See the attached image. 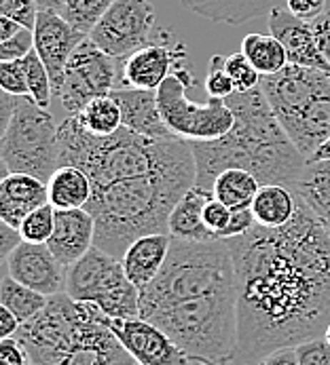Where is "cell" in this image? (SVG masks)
Here are the masks:
<instances>
[{
	"label": "cell",
	"instance_id": "obj_39",
	"mask_svg": "<svg viewBox=\"0 0 330 365\" xmlns=\"http://www.w3.org/2000/svg\"><path fill=\"white\" fill-rule=\"evenodd\" d=\"M231 215H233V209L220 203L219 199H210L204 207V226L214 235V239H220V235L231 222Z\"/></svg>",
	"mask_w": 330,
	"mask_h": 365
},
{
	"label": "cell",
	"instance_id": "obj_25",
	"mask_svg": "<svg viewBox=\"0 0 330 365\" xmlns=\"http://www.w3.org/2000/svg\"><path fill=\"white\" fill-rule=\"evenodd\" d=\"M252 213L259 226L263 228H281L296 213V195L279 184H265L254 197Z\"/></svg>",
	"mask_w": 330,
	"mask_h": 365
},
{
	"label": "cell",
	"instance_id": "obj_35",
	"mask_svg": "<svg viewBox=\"0 0 330 365\" xmlns=\"http://www.w3.org/2000/svg\"><path fill=\"white\" fill-rule=\"evenodd\" d=\"M0 87H2V91H6L11 96H19V98L30 96L24 59L0 61Z\"/></svg>",
	"mask_w": 330,
	"mask_h": 365
},
{
	"label": "cell",
	"instance_id": "obj_13",
	"mask_svg": "<svg viewBox=\"0 0 330 365\" xmlns=\"http://www.w3.org/2000/svg\"><path fill=\"white\" fill-rule=\"evenodd\" d=\"M171 32H164V36L129 57L123 59V83L129 89H144L157 91L169 74L184 68L186 47L184 45H169Z\"/></svg>",
	"mask_w": 330,
	"mask_h": 365
},
{
	"label": "cell",
	"instance_id": "obj_1",
	"mask_svg": "<svg viewBox=\"0 0 330 365\" xmlns=\"http://www.w3.org/2000/svg\"><path fill=\"white\" fill-rule=\"evenodd\" d=\"M235 266L239 361L324 336L330 325V235L296 197L281 228L254 226L226 239Z\"/></svg>",
	"mask_w": 330,
	"mask_h": 365
},
{
	"label": "cell",
	"instance_id": "obj_9",
	"mask_svg": "<svg viewBox=\"0 0 330 365\" xmlns=\"http://www.w3.org/2000/svg\"><path fill=\"white\" fill-rule=\"evenodd\" d=\"M193 83L195 78L189 68H180L157 89V104L165 125L186 142H214L224 138L235 125L233 110L226 100L210 98L208 104H195L189 100L186 89L193 87Z\"/></svg>",
	"mask_w": 330,
	"mask_h": 365
},
{
	"label": "cell",
	"instance_id": "obj_37",
	"mask_svg": "<svg viewBox=\"0 0 330 365\" xmlns=\"http://www.w3.org/2000/svg\"><path fill=\"white\" fill-rule=\"evenodd\" d=\"M299 365H330V342L320 336L294 346Z\"/></svg>",
	"mask_w": 330,
	"mask_h": 365
},
{
	"label": "cell",
	"instance_id": "obj_18",
	"mask_svg": "<svg viewBox=\"0 0 330 365\" xmlns=\"http://www.w3.org/2000/svg\"><path fill=\"white\" fill-rule=\"evenodd\" d=\"M49 203L47 182L28 173H9L0 182V220L19 228L26 215Z\"/></svg>",
	"mask_w": 330,
	"mask_h": 365
},
{
	"label": "cell",
	"instance_id": "obj_30",
	"mask_svg": "<svg viewBox=\"0 0 330 365\" xmlns=\"http://www.w3.org/2000/svg\"><path fill=\"white\" fill-rule=\"evenodd\" d=\"M116 0H68L64 11L59 13L74 30L83 34H91V30L100 24L110 6Z\"/></svg>",
	"mask_w": 330,
	"mask_h": 365
},
{
	"label": "cell",
	"instance_id": "obj_26",
	"mask_svg": "<svg viewBox=\"0 0 330 365\" xmlns=\"http://www.w3.org/2000/svg\"><path fill=\"white\" fill-rule=\"evenodd\" d=\"M261 186L263 184L256 180V175L250 173L248 169L229 167L220 171L219 178L214 180L212 192H214V199H219L226 207L250 209Z\"/></svg>",
	"mask_w": 330,
	"mask_h": 365
},
{
	"label": "cell",
	"instance_id": "obj_15",
	"mask_svg": "<svg viewBox=\"0 0 330 365\" xmlns=\"http://www.w3.org/2000/svg\"><path fill=\"white\" fill-rule=\"evenodd\" d=\"M87 38V34L74 30L59 13L54 11H39L36 26H34V51L43 59L51 85L54 96H59L64 85V72L66 66L76 51V47Z\"/></svg>",
	"mask_w": 330,
	"mask_h": 365
},
{
	"label": "cell",
	"instance_id": "obj_2",
	"mask_svg": "<svg viewBox=\"0 0 330 365\" xmlns=\"http://www.w3.org/2000/svg\"><path fill=\"white\" fill-rule=\"evenodd\" d=\"M140 319L157 325L197 364L239 361L235 266L226 241H182L140 289Z\"/></svg>",
	"mask_w": 330,
	"mask_h": 365
},
{
	"label": "cell",
	"instance_id": "obj_52",
	"mask_svg": "<svg viewBox=\"0 0 330 365\" xmlns=\"http://www.w3.org/2000/svg\"><path fill=\"white\" fill-rule=\"evenodd\" d=\"M197 365H214V364H197Z\"/></svg>",
	"mask_w": 330,
	"mask_h": 365
},
{
	"label": "cell",
	"instance_id": "obj_38",
	"mask_svg": "<svg viewBox=\"0 0 330 365\" xmlns=\"http://www.w3.org/2000/svg\"><path fill=\"white\" fill-rule=\"evenodd\" d=\"M34 51V30L24 28L9 41L0 43V61H17Z\"/></svg>",
	"mask_w": 330,
	"mask_h": 365
},
{
	"label": "cell",
	"instance_id": "obj_40",
	"mask_svg": "<svg viewBox=\"0 0 330 365\" xmlns=\"http://www.w3.org/2000/svg\"><path fill=\"white\" fill-rule=\"evenodd\" d=\"M254 226H256V220H254L252 209H233L231 222H229V226L224 228V232L220 235V239L226 241V239L241 237V235H246L248 230H252Z\"/></svg>",
	"mask_w": 330,
	"mask_h": 365
},
{
	"label": "cell",
	"instance_id": "obj_43",
	"mask_svg": "<svg viewBox=\"0 0 330 365\" xmlns=\"http://www.w3.org/2000/svg\"><path fill=\"white\" fill-rule=\"evenodd\" d=\"M311 28H314V32H316L320 51L324 55V59L330 63V11H324L320 17H316V19L311 21Z\"/></svg>",
	"mask_w": 330,
	"mask_h": 365
},
{
	"label": "cell",
	"instance_id": "obj_5",
	"mask_svg": "<svg viewBox=\"0 0 330 365\" xmlns=\"http://www.w3.org/2000/svg\"><path fill=\"white\" fill-rule=\"evenodd\" d=\"M15 338L32 365H134L109 327V317L91 302L66 292L49 296L47 307L21 323Z\"/></svg>",
	"mask_w": 330,
	"mask_h": 365
},
{
	"label": "cell",
	"instance_id": "obj_12",
	"mask_svg": "<svg viewBox=\"0 0 330 365\" xmlns=\"http://www.w3.org/2000/svg\"><path fill=\"white\" fill-rule=\"evenodd\" d=\"M109 327L138 365H186L191 357L157 325L136 319H109Z\"/></svg>",
	"mask_w": 330,
	"mask_h": 365
},
{
	"label": "cell",
	"instance_id": "obj_24",
	"mask_svg": "<svg viewBox=\"0 0 330 365\" xmlns=\"http://www.w3.org/2000/svg\"><path fill=\"white\" fill-rule=\"evenodd\" d=\"M47 188L49 203L55 209H85L94 192L89 175L74 165H61L47 182Z\"/></svg>",
	"mask_w": 330,
	"mask_h": 365
},
{
	"label": "cell",
	"instance_id": "obj_19",
	"mask_svg": "<svg viewBox=\"0 0 330 365\" xmlns=\"http://www.w3.org/2000/svg\"><path fill=\"white\" fill-rule=\"evenodd\" d=\"M123 112V127L146 135V138H171L176 133L169 131L157 104V91L144 89H116L110 93Z\"/></svg>",
	"mask_w": 330,
	"mask_h": 365
},
{
	"label": "cell",
	"instance_id": "obj_34",
	"mask_svg": "<svg viewBox=\"0 0 330 365\" xmlns=\"http://www.w3.org/2000/svg\"><path fill=\"white\" fill-rule=\"evenodd\" d=\"M224 59L222 55H214L210 59V68H208V76H206V91L210 98L214 100H226L235 93V85H233V78L229 76L226 72V66H224Z\"/></svg>",
	"mask_w": 330,
	"mask_h": 365
},
{
	"label": "cell",
	"instance_id": "obj_32",
	"mask_svg": "<svg viewBox=\"0 0 330 365\" xmlns=\"http://www.w3.org/2000/svg\"><path fill=\"white\" fill-rule=\"evenodd\" d=\"M55 228V207L51 203L43 205V207L34 209L30 215L24 217V222L19 224V232L21 239L28 243H36V245H47V241L51 239Z\"/></svg>",
	"mask_w": 330,
	"mask_h": 365
},
{
	"label": "cell",
	"instance_id": "obj_21",
	"mask_svg": "<svg viewBox=\"0 0 330 365\" xmlns=\"http://www.w3.org/2000/svg\"><path fill=\"white\" fill-rule=\"evenodd\" d=\"M214 199V192L201 186L189 188L182 199L176 203L174 211L169 213V235L182 241H216L214 235L204 226V207Z\"/></svg>",
	"mask_w": 330,
	"mask_h": 365
},
{
	"label": "cell",
	"instance_id": "obj_27",
	"mask_svg": "<svg viewBox=\"0 0 330 365\" xmlns=\"http://www.w3.org/2000/svg\"><path fill=\"white\" fill-rule=\"evenodd\" d=\"M241 51L246 53L261 76H274L290 63L284 45L274 34H248L241 41Z\"/></svg>",
	"mask_w": 330,
	"mask_h": 365
},
{
	"label": "cell",
	"instance_id": "obj_8",
	"mask_svg": "<svg viewBox=\"0 0 330 365\" xmlns=\"http://www.w3.org/2000/svg\"><path fill=\"white\" fill-rule=\"evenodd\" d=\"M66 294L96 304L109 319L140 317V289L125 274L123 262L100 247H91L68 268Z\"/></svg>",
	"mask_w": 330,
	"mask_h": 365
},
{
	"label": "cell",
	"instance_id": "obj_47",
	"mask_svg": "<svg viewBox=\"0 0 330 365\" xmlns=\"http://www.w3.org/2000/svg\"><path fill=\"white\" fill-rule=\"evenodd\" d=\"M15 100H17V96H11L6 91L0 93V133H4V129L11 123V116L15 110Z\"/></svg>",
	"mask_w": 330,
	"mask_h": 365
},
{
	"label": "cell",
	"instance_id": "obj_53",
	"mask_svg": "<svg viewBox=\"0 0 330 365\" xmlns=\"http://www.w3.org/2000/svg\"><path fill=\"white\" fill-rule=\"evenodd\" d=\"M134 365H138V364H134Z\"/></svg>",
	"mask_w": 330,
	"mask_h": 365
},
{
	"label": "cell",
	"instance_id": "obj_7",
	"mask_svg": "<svg viewBox=\"0 0 330 365\" xmlns=\"http://www.w3.org/2000/svg\"><path fill=\"white\" fill-rule=\"evenodd\" d=\"M59 127L49 110L30 96L15 100L9 127L0 140V157L11 173H28L49 182L59 169Z\"/></svg>",
	"mask_w": 330,
	"mask_h": 365
},
{
	"label": "cell",
	"instance_id": "obj_22",
	"mask_svg": "<svg viewBox=\"0 0 330 365\" xmlns=\"http://www.w3.org/2000/svg\"><path fill=\"white\" fill-rule=\"evenodd\" d=\"M330 235V160H307L292 190Z\"/></svg>",
	"mask_w": 330,
	"mask_h": 365
},
{
	"label": "cell",
	"instance_id": "obj_50",
	"mask_svg": "<svg viewBox=\"0 0 330 365\" xmlns=\"http://www.w3.org/2000/svg\"><path fill=\"white\" fill-rule=\"evenodd\" d=\"M309 160H330V138L316 150V155L309 158Z\"/></svg>",
	"mask_w": 330,
	"mask_h": 365
},
{
	"label": "cell",
	"instance_id": "obj_48",
	"mask_svg": "<svg viewBox=\"0 0 330 365\" xmlns=\"http://www.w3.org/2000/svg\"><path fill=\"white\" fill-rule=\"evenodd\" d=\"M21 30H24L21 24H17L15 19H11V17H6V15H0V43L13 38V36L19 34Z\"/></svg>",
	"mask_w": 330,
	"mask_h": 365
},
{
	"label": "cell",
	"instance_id": "obj_11",
	"mask_svg": "<svg viewBox=\"0 0 330 365\" xmlns=\"http://www.w3.org/2000/svg\"><path fill=\"white\" fill-rule=\"evenodd\" d=\"M165 30L155 34V9L149 0H116L89 38L116 59L159 41Z\"/></svg>",
	"mask_w": 330,
	"mask_h": 365
},
{
	"label": "cell",
	"instance_id": "obj_3",
	"mask_svg": "<svg viewBox=\"0 0 330 365\" xmlns=\"http://www.w3.org/2000/svg\"><path fill=\"white\" fill-rule=\"evenodd\" d=\"M226 104L235 114L233 129L214 142H189L197 163V186L212 190L220 171L229 167L248 169L265 184L294 190L307 158L288 138L261 87L233 93Z\"/></svg>",
	"mask_w": 330,
	"mask_h": 365
},
{
	"label": "cell",
	"instance_id": "obj_41",
	"mask_svg": "<svg viewBox=\"0 0 330 365\" xmlns=\"http://www.w3.org/2000/svg\"><path fill=\"white\" fill-rule=\"evenodd\" d=\"M0 365H32L26 349L15 336L0 340Z\"/></svg>",
	"mask_w": 330,
	"mask_h": 365
},
{
	"label": "cell",
	"instance_id": "obj_23",
	"mask_svg": "<svg viewBox=\"0 0 330 365\" xmlns=\"http://www.w3.org/2000/svg\"><path fill=\"white\" fill-rule=\"evenodd\" d=\"M189 11L214 21L239 26L269 13L279 0H180Z\"/></svg>",
	"mask_w": 330,
	"mask_h": 365
},
{
	"label": "cell",
	"instance_id": "obj_6",
	"mask_svg": "<svg viewBox=\"0 0 330 365\" xmlns=\"http://www.w3.org/2000/svg\"><path fill=\"white\" fill-rule=\"evenodd\" d=\"M261 89L288 138L309 158L330 138V72L288 63L261 78Z\"/></svg>",
	"mask_w": 330,
	"mask_h": 365
},
{
	"label": "cell",
	"instance_id": "obj_45",
	"mask_svg": "<svg viewBox=\"0 0 330 365\" xmlns=\"http://www.w3.org/2000/svg\"><path fill=\"white\" fill-rule=\"evenodd\" d=\"M19 321H17V317L11 313L6 307H2L0 304V340H4V338H13L15 334H17V329H19Z\"/></svg>",
	"mask_w": 330,
	"mask_h": 365
},
{
	"label": "cell",
	"instance_id": "obj_16",
	"mask_svg": "<svg viewBox=\"0 0 330 365\" xmlns=\"http://www.w3.org/2000/svg\"><path fill=\"white\" fill-rule=\"evenodd\" d=\"M267 15H269L267 17L269 32L284 45L290 63L330 72V63L320 51L316 32L309 21H305V19L292 15L288 9H279V6L271 9Z\"/></svg>",
	"mask_w": 330,
	"mask_h": 365
},
{
	"label": "cell",
	"instance_id": "obj_29",
	"mask_svg": "<svg viewBox=\"0 0 330 365\" xmlns=\"http://www.w3.org/2000/svg\"><path fill=\"white\" fill-rule=\"evenodd\" d=\"M83 129H87L94 135L106 138L116 133L123 127V112L119 102L112 96L96 98L85 106L79 114H74Z\"/></svg>",
	"mask_w": 330,
	"mask_h": 365
},
{
	"label": "cell",
	"instance_id": "obj_33",
	"mask_svg": "<svg viewBox=\"0 0 330 365\" xmlns=\"http://www.w3.org/2000/svg\"><path fill=\"white\" fill-rule=\"evenodd\" d=\"M224 66H226L229 76L233 78L235 93H246V91H252V89L261 87V78L263 76L259 74V70L252 66V61L246 57L244 51L231 53L224 59Z\"/></svg>",
	"mask_w": 330,
	"mask_h": 365
},
{
	"label": "cell",
	"instance_id": "obj_17",
	"mask_svg": "<svg viewBox=\"0 0 330 365\" xmlns=\"http://www.w3.org/2000/svg\"><path fill=\"white\" fill-rule=\"evenodd\" d=\"M57 260L66 268L96 247V220L87 209H55V228L47 241Z\"/></svg>",
	"mask_w": 330,
	"mask_h": 365
},
{
	"label": "cell",
	"instance_id": "obj_14",
	"mask_svg": "<svg viewBox=\"0 0 330 365\" xmlns=\"http://www.w3.org/2000/svg\"><path fill=\"white\" fill-rule=\"evenodd\" d=\"M4 266L15 281L32 287L39 294L57 296L66 292L68 268L55 258L47 245L21 241L9 254Z\"/></svg>",
	"mask_w": 330,
	"mask_h": 365
},
{
	"label": "cell",
	"instance_id": "obj_49",
	"mask_svg": "<svg viewBox=\"0 0 330 365\" xmlns=\"http://www.w3.org/2000/svg\"><path fill=\"white\" fill-rule=\"evenodd\" d=\"M68 0H36L39 11H54V13H61Z\"/></svg>",
	"mask_w": 330,
	"mask_h": 365
},
{
	"label": "cell",
	"instance_id": "obj_31",
	"mask_svg": "<svg viewBox=\"0 0 330 365\" xmlns=\"http://www.w3.org/2000/svg\"><path fill=\"white\" fill-rule=\"evenodd\" d=\"M24 68H26L30 98L41 106V108L49 110L51 96H54V85H51V76H49L43 59L39 57V53L32 51L30 55H26L24 57Z\"/></svg>",
	"mask_w": 330,
	"mask_h": 365
},
{
	"label": "cell",
	"instance_id": "obj_46",
	"mask_svg": "<svg viewBox=\"0 0 330 365\" xmlns=\"http://www.w3.org/2000/svg\"><path fill=\"white\" fill-rule=\"evenodd\" d=\"M256 365H299V359H296L294 349H279L271 355L263 357Z\"/></svg>",
	"mask_w": 330,
	"mask_h": 365
},
{
	"label": "cell",
	"instance_id": "obj_42",
	"mask_svg": "<svg viewBox=\"0 0 330 365\" xmlns=\"http://www.w3.org/2000/svg\"><path fill=\"white\" fill-rule=\"evenodd\" d=\"M324 6H326V0H286V9L292 15H296L309 24L324 13Z\"/></svg>",
	"mask_w": 330,
	"mask_h": 365
},
{
	"label": "cell",
	"instance_id": "obj_36",
	"mask_svg": "<svg viewBox=\"0 0 330 365\" xmlns=\"http://www.w3.org/2000/svg\"><path fill=\"white\" fill-rule=\"evenodd\" d=\"M0 15H6L28 30H34L39 6L36 0H0Z\"/></svg>",
	"mask_w": 330,
	"mask_h": 365
},
{
	"label": "cell",
	"instance_id": "obj_44",
	"mask_svg": "<svg viewBox=\"0 0 330 365\" xmlns=\"http://www.w3.org/2000/svg\"><path fill=\"white\" fill-rule=\"evenodd\" d=\"M21 241H24V239H21L19 228H15V226L6 224L4 220H0V258L6 260L9 254H11Z\"/></svg>",
	"mask_w": 330,
	"mask_h": 365
},
{
	"label": "cell",
	"instance_id": "obj_20",
	"mask_svg": "<svg viewBox=\"0 0 330 365\" xmlns=\"http://www.w3.org/2000/svg\"><path fill=\"white\" fill-rule=\"evenodd\" d=\"M171 247V235H146L136 239L123 254V268L129 281L142 289L146 287L164 268Z\"/></svg>",
	"mask_w": 330,
	"mask_h": 365
},
{
	"label": "cell",
	"instance_id": "obj_51",
	"mask_svg": "<svg viewBox=\"0 0 330 365\" xmlns=\"http://www.w3.org/2000/svg\"><path fill=\"white\" fill-rule=\"evenodd\" d=\"M324 338H326V340H329V342H330V325H329V327H326V331H324Z\"/></svg>",
	"mask_w": 330,
	"mask_h": 365
},
{
	"label": "cell",
	"instance_id": "obj_28",
	"mask_svg": "<svg viewBox=\"0 0 330 365\" xmlns=\"http://www.w3.org/2000/svg\"><path fill=\"white\" fill-rule=\"evenodd\" d=\"M47 302H49V296L39 294L32 287L15 281L9 272L0 281V304L15 314L19 323H26L32 317H36L47 307Z\"/></svg>",
	"mask_w": 330,
	"mask_h": 365
},
{
	"label": "cell",
	"instance_id": "obj_10",
	"mask_svg": "<svg viewBox=\"0 0 330 365\" xmlns=\"http://www.w3.org/2000/svg\"><path fill=\"white\" fill-rule=\"evenodd\" d=\"M116 89H125L123 59L104 53L87 36L72 53L64 72L59 91L64 110L68 114H79L91 100L110 96Z\"/></svg>",
	"mask_w": 330,
	"mask_h": 365
},
{
	"label": "cell",
	"instance_id": "obj_4",
	"mask_svg": "<svg viewBox=\"0 0 330 365\" xmlns=\"http://www.w3.org/2000/svg\"><path fill=\"white\" fill-rule=\"evenodd\" d=\"M195 182L197 163H189L94 188L85 209L96 220V247L121 260L136 239L169 235V213Z\"/></svg>",
	"mask_w": 330,
	"mask_h": 365
}]
</instances>
